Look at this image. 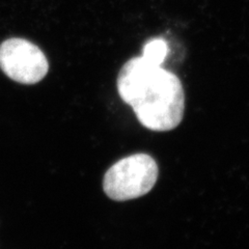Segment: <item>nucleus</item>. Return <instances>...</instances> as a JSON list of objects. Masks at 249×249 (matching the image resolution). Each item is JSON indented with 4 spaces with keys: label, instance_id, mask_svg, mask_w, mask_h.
<instances>
[{
    "label": "nucleus",
    "instance_id": "1",
    "mask_svg": "<svg viewBox=\"0 0 249 249\" xmlns=\"http://www.w3.org/2000/svg\"><path fill=\"white\" fill-rule=\"evenodd\" d=\"M118 90L139 123L152 131H169L183 120L185 95L180 79L167 70L133 57L118 76Z\"/></svg>",
    "mask_w": 249,
    "mask_h": 249
},
{
    "label": "nucleus",
    "instance_id": "2",
    "mask_svg": "<svg viewBox=\"0 0 249 249\" xmlns=\"http://www.w3.org/2000/svg\"><path fill=\"white\" fill-rule=\"evenodd\" d=\"M157 178L156 161L146 154H135L121 159L106 171L103 189L109 198L126 201L149 193Z\"/></svg>",
    "mask_w": 249,
    "mask_h": 249
},
{
    "label": "nucleus",
    "instance_id": "4",
    "mask_svg": "<svg viewBox=\"0 0 249 249\" xmlns=\"http://www.w3.org/2000/svg\"><path fill=\"white\" fill-rule=\"evenodd\" d=\"M168 51V45L164 38L155 37L144 44L142 56L153 65L161 66L165 60Z\"/></svg>",
    "mask_w": 249,
    "mask_h": 249
},
{
    "label": "nucleus",
    "instance_id": "3",
    "mask_svg": "<svg viewBox=\"0 0 249 249\" xmlns=\"http://www.w3.org/2000/svg\"><path fill=\"white\" fill-rule=\"evenodd\" d=\"M0 69L16 82L36 84L48 73L49 62L36 45L13 37L0 45Z\"/></svg>",
    "mask_w": 249,
    "mask_h": 249
}]
</instances>
